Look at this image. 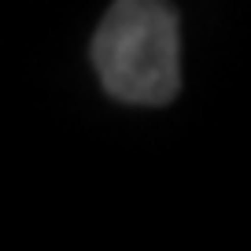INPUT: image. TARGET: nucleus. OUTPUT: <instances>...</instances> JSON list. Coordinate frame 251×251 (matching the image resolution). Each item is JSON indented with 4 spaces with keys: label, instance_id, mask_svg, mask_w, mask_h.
<instances>
[{
    "label": "nucleus",
    "instance_id": "1",
    "mask_svg": "<svg viewBox=\"0 0 251 251\" xmlns=\"http://www.w3.org/2000/svg\"><path fill=\"white\" fill-rule=\"evenodd\" d=\"M177 15L166 0H115L93 41L103 89L122 103H170L181 89Z\"/></svg>",
    "mask_w": 251,
    "mask_h": 251
}]
</instances>
